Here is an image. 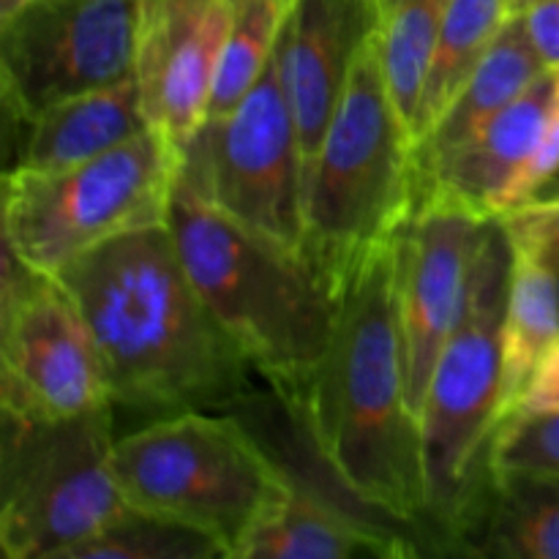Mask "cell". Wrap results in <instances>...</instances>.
I'll list each match as a JSON object with an SVG mask.
<instances>
[{
  "instance_id": "83f0119b",
  "label": "cell",
  "mask_w": 559,
  "mask_h": 559,
  "mask_svg": "<svg viewBox=\"0 0 559 559\" xmlns=\"http://www.w3.org/2000/svg\"><path fill=\"white\" fill-rule=\"evenodd\" d=\"M524 22L546 69H559V0H538L524 11Z\"/></svg>"
},
{
  "instance_id": "2e32d148",
  "label": "cell",
  "mask_w": 559,
  "mask_h": 559,
  "mask_svg": "<svg viewBox=\"0 0 559 559\" xmlns=\"http://www.w3.org/2000/svg\"><path fill=\"white\" fill-rule=\"evenodd\" d=\"M546 69L527 33L524 14H511L497 33L495 44L478 69L469 74L435 126L415 142V178L418 191L429 183L431 175L451 162L491 118L516 102ZM418 202V200H415Z\"/></svg>"
},
{
  "instance_id": "4316f807",
  "label": "cell",
  "mask_w": 559,
  "mask_h": 559,
  "mask_svg": "<svg viewBox=\"0 0 559 559\" xmlns=\"http://www.w3.org/2000/svg\"><path fill=\"white\" fill-rule=\"evenodd\" d=\"M544 413H559V336L551 342V347L540 355L533 374H530L527 385L522 388V393H519V399L513 402L511 413H508L506 418Z\"/></svg>"
},
{
  "instance_id": "3957f363",
  "label": "cell",
  "mask_w": 559,
  "mask_h": 559,
  "mask_svg": "<svg viewBox=\"0 0 559 559\" xmlns=\"http://www.w3.org/2000/svg\"><path fill=\"white\" fill-rule=\"evenodd\" d=\"M167 227L211 314L289 402L331 349L342 293L309 257L240 227L180 178Z\"/></svg>"
},
{
  "instance_id": "ffe728a7",
  "label": "cell",
  "mask_w": 559,
  "mask_h": 559,
  "mask_svg": "<svg viewBox=\"0 0 559 559\" xmlns=\"http://www.w3.org/2000/svg\"><path fill=\"white\" fill-rule=\"evenodd\" d=\"M511 16L508 0H451L415 109V142L440 120Z\"/></svg>"
},
{
  "instance_id": "ba28073f",
  "label": "cell",
  "mask_w": 559,
  "mask_h": 559,
  "mask_svg": "<svg viewBox=\"0 0 559 559\" xmlns=\"http://www.w3.org/2000/svg\"><path fill=\"white\" fill-rule=\"evenodd\" d=\"M112 407L52 420L3 413L5 557L66 559L129 508L112 467Z\"/></svg>"
},
{
  "instance_id": "d6986e66",
  "label": "cell",
  "mask_w": 559,
  "mask_h": 559,
  "mask_svg": "<svg viewBox=\"0 0 559 559\" xmlns=\"http://www.w3.org/2000/svg\"><path fill=\"white\" fill-rule=\"evenodd\" d=\"M469 555L559 559V473L491 475Z\"/></svg>"
},
{
  "instance_id": "f1b7e54d",
  "label": "cell",
  "mask_w": 559,
  "mask_h": 559,
  "mask_svg": "<svg viewBox=\"0 0 559 559\" xmlns=\"http://www.w3.org/2000/svg\"><path fill=\"white\" fill-rule=\"evenodd\" d=\"M535 3H538V0H508V9H511V14H524V11L533 9Z\"/></svg>"
},
{
  "instance_id": "7c38bea8",
  "label": "cell",
  "mask_w": 559,
  "mask_h": 559,
  "mask_svg": "<svg viewBox=\"0 0 559 559\" xmlns=\"http://www.w3.org/2000/svg\"><path fill=\"white\" fill-rule=\"evenodd\" d=\"M489 222L462 202L431 194L393 235L407 402L418 420L437 358L462 317Z\"/></svg>"
},
{
  "instance_id": "9a60e30c",
  "label": "cell",
  "mask_w": 559,
  "mask_h": 559,
  "mask_svg": "<svg viewBox=\"0 0 559 559\" xmlns=\"http://www.w3.org/2000/svg\"><path fill=\"white\" fill-rule=\"evenodd\" d=\"M557 107L559 69H549L431 175L418 191V202L440 194L473 207L480 216L497 218L502 194L538 151Z\"/></svg>"
},
{
  "instance_id": "30bf717a",
  "label": "cell",
  "mask_w": 559,
  "mask_h": 559,
  "mask_svg": "<svg viewBox=\"0 0 559 559\" xmlns=\"http://www.w3.org/2000/svg\"><path fill=\"white\" fill-rule=\"evenodd\" d=\"M142 0H27L0 20L5 109L31 123L49 107L136 74Z\"/></svg>"
},
{
  "instance_id": "ac0fdd59",
  "label": "cell",
  "mask_w": 559,
  "mask_h": 559,
  "mask_svg": "<svg viewBox=\"0 0 559 559\" xmlns=\"http://www.w3.org/2000/svg\"><path fill=\"white\" fill-rule=\"evenodd\" d=\"M418 555L404 535L347 516L306 486L295 484L289 500L249 538L238 559H399Z\"/></svg>"
},
{
  "instance_id": "7a4b0ae2",
  "label": "cell",
  "mask_w": 559,
  "mask_h": 559,
  "mask_svg": "<svg viewBox=\"0 0 559 559\" xmlns=\"http://www.w3.org/2000/svg\"><path fill=\"white\" fill-rule=\"evenodd\" d=\"M284 407L342 489L424 530V451L407 402L393 238L347 278L331 349Z\"/></svg>"
},
{
  "instance_id": "52a82bcc",
  "label": "cell",
  "mask_w": 559,
  "mask_h": 559,
  "mask_svg": "<svg viewBox=\"0 0 559 559\" xmlns=\"http://www.w3.org/2000/svg\"><path fill=\"white\" fill-rule=\"evenodd\" d=\"M178 178L180 151L156 129L74 167H11L3 246L33 271L58 276L107 240L167 224Z\"/></svg>"
},
{
  "instance_id": "484cf974",
  "label": "cell",
  "mask_w": 559,
  "mask_h": 559,
  "mask_svg": "<svg viewBox=\"0 0 559 559\" xmlns=\"http://www.w3.org/2000/svg\"><path fill=\"white\" fill-rule=\"evenodd\" d=\"M497 218L511 238L516 254L559 273V194L549 200L535 197L500 213Z\"/></svg>"
},
{
  "instance_id": "6da1fadb",
  "label": "cell",
  "mask_w": 559,
  "mask_h": 559,
  "mask_svg": "<svg viewBox=\"0 0 559 559\" xmlns=\"http://www.w3.org/2000/svg\"><path fill=\"white\" fill-rule=\"evenodd\" d=\"M58 278L85 317L112 404L164 418L246 396L251 366L191 284L167 224L107 240Z\"/></svg>"
},
{
  "instance_id": "5b68a950",
  "label": "cell",
  "mask_w": 559,
  "mask_h": 559,
  "mask_svg": "<svg viewBox=\"0 0 559 559\" xmlns=\"http://www.w3.org/2000/svg\"><path fill=\"white\" fill-rule=\"evenodd\" d=\"M418 200L415 136L399 112L377 36L360 52L306 180L304 254L342 293Z\"/></svg>"
},
{
  "instance_id": "44dd1931",
  "label": "cell",
  "mask_w": 559,
  "mask_h": 559,
  "mask_svg": "<svg viewBox=\"0 0 559 559\" xmlns=\"http://www.w3.org/2000/svg\"><path fill=\"white\" fill-rule=\"evenodd\" d=\"M559 336V273L513 251V276L502 325V418L527 385L540 355ZM502 424V420H500Z\"/></svg>"
},
{
  "instance_id": "4fadbf2b",
  "label": "cell",
  "mask_w": 559,
  "mask_h": 559,
  "mask_svg": "<svg viewBox=\"0 0 559 559\" xmlns=\"http://www.w3.org/2000/svg\"><path fill=\"white\" fill-rule=\"evenodd\" d=\"M233 0H142L136 85L142 109L178 151L207 118Z\"/></svg>"
},
{
  "instance_id": "5bb4252c",
  "label": "cell",
  "mask_w": 559,
  "mask_h": 559,
  "mask_svg": "<svg viewBox=\"0 0 559 559\" xmlns=\"http://www.w3.org/2000/svg\"><path fill=\"white\" fill-rule=\"evenodd\" d=\"M377 25V0H293L289 5L278 60L304 147L306 180Z\"/></svg>"
},
{
  "instance_id": "f546056e",
  "label": "cell",
  "mask_w": 559,
  "mask_h": 559,
  "mask_svg": "<svg viewBox=\"0 0 559 559\" xmlns=\"http://www.w3.org/2000/svg\"><path fill=\"white\" fill-rule=\"evenodd\" d=\"M22 3H27V0H0V20H3V16H9L11 11L20 9Z\"/></svg>"
},
{
  "instance_id": "cb8c5ba5",
  "label": "cell",
  "mask_w": 559,
  "mask_h": 559,
  "mask_svg": "<svg viewBox=\"0 0 559 559\" xmlns=\"http://www.w3.org/2000/svg\"><path fill=\"white\" fill-rule=\"evenodd\" d=\"M222 546L205 533L173 519L129 506L96 538L69 551L66 559H218Z\"/></svg>"
},
{
  "instance_id": "9c48e42d",
  "label": "cell",
  "mask_w": 559,
  "mask_h": 559,
  "mask_svg": "<svg viewBox=\"0 0 559 559\" xmlns=\"http://www.w3.org/2000/svg\"><path fill=\"white\" fill-rule=\"evenodd\" d=\"M180 180L240 227L304 254L306 158L278 44L249 96L186 142Z\"/></svg>"
},
{
  "instance_id": "8fae6325",
  "label": "cell",
  "mask_w": 559,
  "mask_h": 559,
  "mask_svg": "<svg viewBox=\"0 0 559 559\" xmlns=\"http://www.w3.org/2000/svg\"><path fill=\"white\" fill-rule=\"evenodd\" d=\"M107 404L112 399L80 306L58 276L33 271L5 249L0 295L3 413L52 420Z\"/></svg>"
},
{
  "instance_id": "d4e9b609",
  "label": "cell",
  "mask_w": 559,
  "mask_h": 559,
  "mask_svg": "<svg viewBox=\"0 0 559 559\" xmlns=\"http://www.w3.org/2000/svg\"><path fill=\"white\" fill-rule=\"evenodd\" d=\"M489 469L491 475L559 473V413L502 420L491 442Z\"/></svg>"
},
{
  "instance_id": "e0dca14e",
  "label": "cell",
  "mask_w": 559,
  "mask_h": 559,
  "mask_svg": "<svg viewBox=\"0 0 559 559\" xmlns=\"http://www.w3.org/2000/svg\"><path fill=\"white\" fill-rule=\"evenodd\" d=\"M151 129L136 76L60 102L27 123L16 167L63 169L91 162Z\"/></svg>"
},
{
  "instance_id": "603a6c76",
  "label": "cell",
  "mask_w": 559,
  "mask_h": 559,
  "mask_svg": "<svg viewBox=\"0 0 559 559\" xmlns=\"http://www.w3.org/2000/svg\"><path fill=\"white\" fill-rule=\"evenodd\" d=\"M293 0H233V22L218 60L207 118L233 112L260 82L276 52Z\"/></svg>"
},
{
  "instance_id": "7402d4cb",
  "label": "cell",
  "mask_w": 559,
  "mask_h": 559,
  "mask_svg": "<svg viewBox=\"0 0 559 559\" xmlns=\"http://www.w3.org/2000/svg\"><path fill=\"white\" fill-rule=\"evenodd\" d=\"M448 3L451 0H377V44L382 69L409 131Z\"/></svg>"
},
{
  "instance_id": "8992f818",
  "label": "cell",
  "mask_w": 559,
  "mask_h": 559,
  "mask_svg": "<svg viewBox=\"0 0 559 559\" xmlns=\"http://www.w3.org/2000/svg\"><path fill=\"white\" fill-rule=\"evenodd\" d=\"M112 467L129 506L200 530L227 559L295 489L238 420L207 409L164 415L115 440Z\"/></svg>"
},
{
  "instance_id": "277c9868",
  "label": "cell",
  "mask_w": 559,
  "mask_h": 559,
  "mask_svg": "<svg viewBox=\"0 0 559 559\" xmlns=\"http://www.w3.org/2000/svg\"><path fill=\"white\" fill-rule=\"evenodd\" d=\"M513 246L491 218L475 257L462 317L448 336L420 407L426 538L469 555L491 489L489 453L502 420V325Z\"/></svg>"
}]
</instances>
